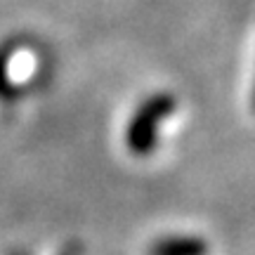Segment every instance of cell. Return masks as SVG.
Here are the masks:
<instances>
[{
  "label": "cell",
  "instance_id": "obj_1",
  "mask_svg": "<svg viewBox=\"0 0 255 255\" xmlns=\"http://www.w3.org/2000/svg\"><path fill=\"white\" fill-rule=\"evenodd\" d=\"M180 102L168 92H154L137 104L126 126V149L137 158L156 154L161 149V132L168 121H177Z\"/></svg>",
  "mask_w": 255,
  "mask_h": 255
},
{
  "label": "cell",
  "instance_id": "obj_2",
  "mask_svg": "<svg viewBox=\"0 0 255 255\" xmlns=\"http://www.w3.org/2000/svg\"><path fill=\"white\" fill-rule=\"evenodd\" d=\"M146 255H215V251L206 234L173 232L151 241L146 246Z\"/></svg>",
  "mask_w": 255,
  "mask_h": 255
},
{
  "label": "cell",
  "instance_id": "obj_3",
  "mask_svg": "<svg viewBox=\"0 0 255 255\" xmlns=\"http://www.w3.org/2000/svg\"><path fill=\"white\" fill-rule=\"evenodd\" d=\"M12 45H2L0 47V92L5 90L7 85V71H9V59H12Z\"/></svg>",
  "mask_w": 255,
  "mask_h": 255
},
{
  "label": "cell",
  "instance_id": "obj_4",
  "mask_svg": "<svg viewBox=\"0 0 255 255\" xmlns=\"http://www.w3.org/2000/svg\"><path fill=\"white\" fill-rule=\"evenodd\" d=\"M62 255H78V251H66V253H62Z\"/></svg>",
  "mask_w": 255,
  "mask_h": 255
},
{
  "label": "cell",
  "instance_id": "obj_5",
  "mask_svg": "<svg viewBox=\"0 0 255 255\" xmlns=\"http://www.w3.org/2000/svg\"><path fill=\"white\" fill-rule=\"evenodd\" d=\"M14 255H24V253H14Z\"/></svg>",
  "mask_w": 255,
  "mask_h": 255
}]
</instances>
